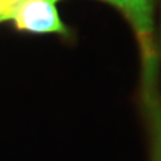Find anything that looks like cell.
<instances>
[{"label": "cell", "instance_id": "6da1fadb", "mask_svg": "<svg viewBox=\"0 0 161 161\" xmlns=\"http://www.w3.org/2000/svg\"><path fill=\"white\" fill-rule=\"evenodd\" d=\"M12 20L20 31L69 35V30L62 23L55 3L51 0H22Z\"/></svg>", "mask_w": 161, "mask_h": 161}, {"label": "cell", "instance_id": "7a4b0ae2", "mask_svg": "<svg viewBox=\"0 0 161 161\" xmlns=\"http://www.w3.org/2000/svg\"><path fill=\"white\" fill-rule=\"evenodd\" d=\"M124 12L137 31L144 59V75L156 74V59L152 44V0H122Z\"/></svg>", "mask_w": 161, "mask_h": 161}, {"label": "cell", "instance_id": "3957f363", "mask_svg": "<svg viewBox=\"0 0 161 161\" xmlns=\"http://www.w3.org/2000/svg\"><path fill=\"white\" fill-rule=\"evenodd\" d=\"M144 102L152 142V161H161V103L156 85L144 87Z\"/></svg>", "mask_w": 161, "mask_h": 161}, {"label": "cell", "instance_id": "277c9868", "mask_svg": "<svg viewBox=\"0 0 161 161\" xmlns=\"http://www.w3.org/2000/svg\"><path fill=\"white\" fill-rule=\"evenodd\" d=\"M22 0H0V22L12 20V16Z\"/></svg>", "mask_w": 161, "mask_h": 161}, {"label": "cell", "instance_id": "5b68a950", "mask_svg": "<svg viewBox=\"0 0 161 161\" xmlns=\"http://www.w3.org/2000/svg\"><path fill=\"white\" fill-rule=\"evenodd\" d=\"M105 2H108V3H112L114 4V6H117V7H122V0H105Z\"/></svg>", "mask_w": 161, "mask_h": 161}, {"label": "cell", "instance_id": "8992f818", "mask_svg": "<svg viewBox=\"0 0 161 161\" xmlns=\"http://www.w3.org/2000/svg\"><path fill=\"white\" fill-rule=\"evenodd\" d=\"M51 2H54V3H57V2H58V0H51Z\"/></svg>", "mask_w": 161, "mask_h": 161}]
</instances>
